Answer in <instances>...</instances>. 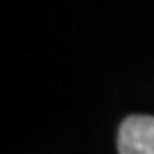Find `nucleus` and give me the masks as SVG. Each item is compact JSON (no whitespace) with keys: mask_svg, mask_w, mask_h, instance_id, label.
Returning <instances> with one entry per match:
<instances>
[{"mask_svg":"<svg viewBox=\"0 0 154 154\" xmlns=\"http://www.w3.org/2000/svg\"><path fill=\"white\" fill-rule=\"evenodd\" d=\"M118 154H154V116H128L118 128Z\"/></svg>","mask_w":154,"mask_h":154,"instance_id":"f257e3e1","label":"nucleus"}]
</instances>
